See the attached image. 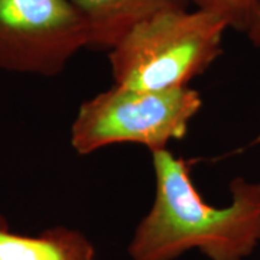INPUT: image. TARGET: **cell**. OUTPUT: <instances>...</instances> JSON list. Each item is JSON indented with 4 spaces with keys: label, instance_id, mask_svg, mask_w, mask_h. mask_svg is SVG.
<instances>
[{
    "label": "cell",
    "instance_id": "8",
    "mask_svg": "<svg viewBox=\"0 0 260 260\" xmlns=\"http://www.w3.org/2000/svg\"><path fill=\"white\" fill-rule=\"evenodd\" d=\"M244 34H247V37H249L253 45L260 47V0L256 2V6L251 12L249 26H247Z\"/></svg>",
    "mask_w": 260,
    "mask_h": 260
},
{
    "label": "cell",
    "instance_id": "2",
    "mask_svg": "<svg viewBox=\"0 0 260 260\" xmlns=\"http://www.w3.org/2000/svg\"><path fill=\"white\" fill-rule=\"evenodd\" d=\"M227 29L223 19L195 8L159 12L109 51L113 81L138 90L188 87L223 54Z\"/></svg>",
    "mask_w": 260,
    "mask_h": 260
},
{
    "label": "cell",
    "instance_id": "1",
    "mask_svg": "<svg viewBox=\"0 0 260 260\" xmlns=\"http://www.w3.org/2000/svg\"><path fill=\"white\" fill-rule=\"evenodd\" d=\"M155 198L127 246L132 260H177L198 250L208 260H246L260 244V181L236 177L232 201L205 203L188 162L168 149L150 152Z\"/></svg>",
    "mask_w": 260,
    "mask_h": 260
},
{
    "label": "cell",
    "instance_id": "6",
    "mask_svg": "<svg viewBox=\"0 0 260 260\" xmlns=\"http://www.w3.org/2000/svg\"><path fill=\"white\" fill-rule=\"evenodd\" d=\"M0 260H95V249L77 229L55 225L35 236L19 234L0 215Z\"/></svg>",
    "mask_w": 260,
    "mask_h": 260
},
{
    "label": "cell",
    "instance_id": "4",
    "mask_svg": "<svg viewBox=\"0 0 260 260\" xmlns=\"http://www.w3.org/2000/svg\"><path fill=\"white\" fill-rule=\"evenodd\" d=\"M90 30L70 0H0V71L55 77Z\"/></svg>",
    "mask_w": 260,
    "mask_h": 260
},
{
    "label": "cell",
    "instance_id": "7",
    "mask_svg": "<svg viewBox=\"0 0 260 260\" xmlns=\"http://www.w3.org/2000/svg\"><path fill=\"white\" fill-rule=\"evenodd\" d=\"M195 9L213 13L223 19L229 29L246 32L250 22L251 12L257 0H189Z\"/></svg>",
    "mask_w": 260,
    "mask_h": 260
},
{
    "label": "cell",
    "instance_id": "3",
    "mask_svg": "<svg viewBox=\"0 0 260 260\" xmlns=\"http://www.w3.org/2000/svg\"><path fill=\"white\" fill-rule=\"evenodd\" d=\"M201 106V95L189 87L138 90L114 84L78 107L70 143L78 155L119 143L168 149L169 142L185 138Z\"/></svg>",
    "mask_w": 260,
    "mask_h": 260
},
{
    "label": "cell",
    "instance_id": "5",
    "mask_svg": "<svg viewBox=\"0 0 260 260\" xmlns=\"http://www.w3.org/2000/svg\"><path fill=\"white\" fill-rule=\"evenodd\" d=\"M90 30V48L110 51L135 25L159 12L191 8L189 0H70Z\"/></svg>",
    "mask_w": 260,
    "mask_h": 260
}]
</instances>
